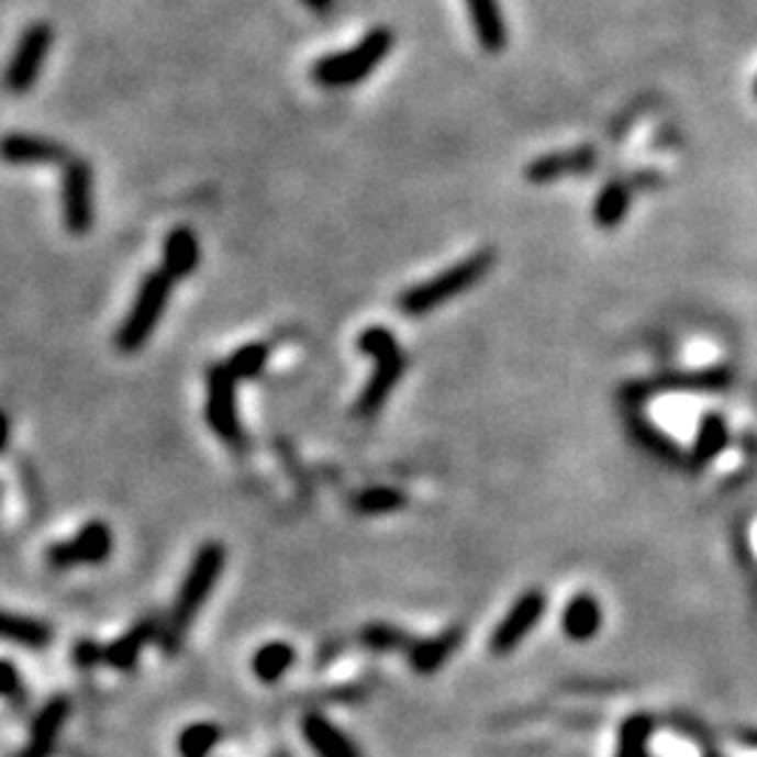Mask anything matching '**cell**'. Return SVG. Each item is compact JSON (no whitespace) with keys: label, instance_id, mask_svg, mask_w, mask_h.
Here are the masks:
<instances>
[{"label":"cell","instance_id":"25","mask_svg":"<svg viewBox=\"0 0 757 757\" xmlns=\"http://www.w3.org/2000/svg\"><path fill=\"white\" fill-rule=\"evenodd\" d=\"M648 741H652V721L645 715H632L620 730L617 757H652Z\"/></svg>","mask_w":757,"mask_h":757},{"label":"cell","instance_id":"18","mask_svg":"<svg viewBox=\"0 0 757 757\" xmlns=\"http://www.w3.org/2000/svg\"><path fill=\"white\" fill-rule=\"evenodd\" d=\"M152 637H155V626H152V623H141V626H135L132 632H126L124 637L115 639L113 645H107L104 659L113 665V668L130 670L132 665L138 663L141 652L149 645Z\"/></svg>","mask_w":757,"mask_h":757},{"label":"cell","instance_id":"12","mask_svg":"<svg viewBox=\"0 0 757 757\" xmlns=\"http://www.w3.org/2000/svg\"><path fill=\"white\" fill-rule=\"evenodd\" d=\"M200 267V238L188 225H177L164 238V272L171 281H186Z\"/></svg>","mask_w":757,"mask_h":757},{"label":"cell","instance_id":"16","mask_svg":"<svg viewBox=\"0 0 757 757\" xmlns=\"http://www.w3.org/2000/svg\"><path fill=\"white\" fill-rule=\"evenodd\" d=\"M601 620H603V612L592 594H576V598L567 603V609H564L561 626L567 637L583 643V639H592L594 634H598Z\"/></svg>","mask_w":757,"mask_h":757},{"label":"cell","instance_id":"21","mask_svg":"<svg viewBox=\"0 0 757 757\" xmlns=\"http://www.w3.org/2000/svg\"><path fill=\"white\" fill-rule=\"evenodd\" d=\"M628 211V191L620 182H609L594 200V225L598 227H614Z\"/></svg>","mask_w":757,"mask_h":757},{"label":"cell","instance_id":"15","mask_svg":"<svg viewBox=\"0 0 757 757\" xmlns=\"http://www.w3.org/2000/svg\"><path fill=\"white\" fill-rule=\"evenodd\" d=\"M68 710H70V704L63 699V695H57V699H51L48 704H45L43 713L37 715V721H34V726H32V744H29V757L48 755L51 746L57 744V735H59V730L65 726Z\"/></svg>","mask_w":757,"mask_h":757},{"label":"cell","instance_id":"29","mask_svg":"<svg viewBox=\"0 0 757 757\" xmlns=\"http://www.w3.org/2000/svg\"><path fill=\"white\" fill-rule=\"evenodd\" d=\"M99 659H104V652H101L99 645H96V643H79V648H76V663L88 668V665L99 663Z\"/></svg>","mask_w":757,"mask_h":757},{"label":"cell","instance_id":"28","mask_svg":"<svg viewBox=\"0 0 757 757\" xmlns=\"http://www.w3.org/2000/svg\"><path fill=\"white\" fill-rule=\"evenodd\" d=\"M0 690H3V695L7 699H14V695L20 693V676H18V668H14L12 663H3V684H0Z\"/></svg>","mask_w":757,"mask_h":757},{"label":"cell","instance_id":"5","mask_svg":"<svg viewBox=\"0 0 757 757\" xmlns=\"http://www.w3.org/2000/svg\"><path fill=\"white\" fill-rule=\"evenodd\" d=\"M63 225L70 236H88L96 225L93 166L82 157H70L63 166Z\"/></svg>","mask_w":757,"mask_h":757},{"label":"cell","instance_id":"19","mask_svg":"<svg viewBox=\"0 0 757 757\" xmlns=\"http://www.w3.org/2000/svg\"><path fill=\"white\" fill-rule=\"evenodd\" d=\"M457 643H460V632H457V628L455 632L441 634V637L426 639V643H419L413 652H410V663H413V668L419 670V673H435V670L455 654Z\"/></svg>","mask_w":757,"mask_h":757},{"label":"cell","instance_id":"24","mask_svg":"<svg viewBox=\"0 0 757 757\" xmlns=\"http://www.w3.org/2000/svg\"><path fill=\"white\" fill-rule=\"evenodd\" d=\"M267 359H269V343L256 339V343L238 345L231 357H227L225 365L231 368V374L236 376V379H256V376L264 370V365H267Z\"/></svg>","mask_w":757,"mask_h":757},{"label":"cell","instance_id":"30","mask_svg":"<svg viewBox=\"0 0 757 757\" xmlns=\"http://www.w3.org/2000/svg\"><path fill=\"white\" fill-rule=\"evenodd\" d=\"M309 9H314V12H326L329 7H332L334 0H303Z\"/></svg>","mask_w":757,"mask_h":757},{"label":"cell","instance_id":"6","mask_svg":"<svg viewBox=\"0 0 757 757\" xmlns=\"http://www.w3.org/2000/svg\"><path fill=\"white\" fill-rule=\"evenodd\" d=\"M236 376L231 374L225 363H216L208 368V401H205V421L211 432L225 444L236 446L242 441V421H238L236 404Z\"/></svg>","mask_w":757,"mask_h":757},{"label":"cell","instance_id":"10","mask_svg":"<svg viewBox=\"0 0 757 757\" xmlns=\"http://www.w3.org/2000/svg\"><path fill=\"white\" fill-rule=\"evenodd\" d=\"M404 370H408V354H404V350H396L390 357L376 359L374 376L368 379L363 393H359L354 415H357V419H374V415L388 404L390 393L396 390V385H399V379L404 376Z\"/></svg>","mask_w":757,"mask_h":757},{"label":"cell","instance_id":"8","mask_svg":"<svg viewBox=\"0 0 757 757\" xmlns=\"http://www.w3.org/2000/svg\"><path fill=\"white\" fill-rule=\"evenodd\" d=\"M113 550V533L104 522L93 520L76 533L70 542H57L48 550V564L65 570V567H76V564H101Z\"/></svg>","mask_w":757,"mask_h":757},{"label":"cell","instance_id":"7","mask_svg":"<svg viewBox=\"0 0 757 757\" xmlns=\"http://www.w3.org/2000/svg\"><path fill=\"white\" fill-rule=\"evenodd\" d=\"M54 45V25L37 20L20 34L18 45H14L12 63L7 68V88L12 93H29L37 82L40 70H43L45 59Z\"/></svg>","mask_w":757,"mask_h":757},{"label":"cell","instance_id":"1","mask_svg":"<svg viewBox=\"0 0 757 757\" xmlns=\"http://www.w3.org/2000/svg\"><path fill=\"white\" fill-rule=\"evenodd\" d=\"M494 264L497 251L482 247V251L460 258V261L452 264V267L441 269L438 276H432L430 281H421L415 283V287L404 289V292L399 294L396 307H399V312L404 314V318H424V314L435 312V309L444 307V303L455 301L457 294H464L469 292L471 287H477L482 278L489 276Z\"/></svg>","mask_w":757,"mask_h":757},{"label":"cell","instance_id":"23","mask_svg":"<svg viewBox=\"0 0 757 757\" xmlns=\"http://www.w3.org/2000/svg\"><path fill=\"white\" fill-rule=\"evenodd\" d=\"M401 505H408V497L401 494L399 489H390V486H374V489H365L354 497V511L365 513V516L393 513Z\"/></svg>","mask_w":757,"mask_h":757},{"label":"cell","instance_id":"11","mask_svg":"<svg viewBox=\"0 0 757 757\" xmlns=\"http://www.w3.org/2000/svg\"><path fill=\"white\" fill-rule=\"evenodd\" d=\"M3 157L12 166H54L68 164L70 152L57 141L43 138V135H29V132H9L3 138Z\"/></svg>","mask_w":757,"mask_h":757},{"label":"cell","instance_id":"2","mask_svg":"<svg viewBox=\"0 0 757 757\" xmlns=\"http://www.w3.org/2000/svg\"><path fill=\"white\" fill-rule=\"evenodd\" d=\"M393 32L388 25H376L359 40L357 45L339 51V54H326L312 65L309 76L320 88H350V85L363 82L374 74L379 65L388 59V54L393 51Z\"/></svg>","mask_w":757,"mask_h":757},{"label":"cell","instance_id":"3","mask_svg":"<svg viewBox=\"0 0 757 757\" xmlns=\"http://www.w3.org/2000/svg\"><path fill=\"white\" fill-rule=\"evenodd\" d=\"M171 287H175V281L166 276L164 269H152L141 278L135 301H132L130 312H126L119 332H115V348L121 354H138L149 343L157 323L164 320L166 307H169Z\"/></svg>","mask_w":757,"mask_h":757},{"label":"cell","instance_id":"4","mask_svg":"<svg viewBox=\"0 0 757 757\" xmlns=\"http://www.w3.org/2000/svg\"><path fill=\"white\" fill-rule=\"evenodd\" d=\"M225 547L220 542H208L197 550L194 561L188 567V576L182 581L180 594H177L175 614H171V626L177 632L188 628V623L194 620V614L200 612L202 603L208 601L211 589L216 587V578H220L222 567H225Z\"/></svg>","mask_w":757,"mask_h":757},{"label":"cell","instance_id":"9","mask_svg":"<svg viewBox=\"0 0 757 757\" xmlns=\"http://www.w3.org/2000/svg\"><path fill=\"white\" fill-rule=\"evenodd\" d=\"M545 609H547L545 592H536V589H533V592L522 594L520 601L508 609V614L502 617L497 632L491 634V652L511 654L513 648H516V645H520L522 639L533 632V626L542 620Z\"/></svg>","mask_w":757,"mask_h":757},{"label":"cell","instance_id":"20","mask_svg":"<svg viewBox=\"0 0 757 757\" xmlns=\"http://www.w3.org/2000/svg\"><path fill=\"white\" fill-rule=\"evenodd\" d=\"M294 665V648L289 643H267L261 645L253 657V673L261 679V682H278L283 673Z\"/></svg>","mask_w":757,"mask_h":757},{"label":"cell","instance_id":"22","mask_svg":"<svg viewBox=\"0 0 757 757\" xmlns=\"http://www.w3.org/2000/svg\"><path fill=\"white\" fill-rule=\"evenodd\" d=\"M220 726L208 724V721H197V724L186 726L177 738V752L182 757H208L213 746L220 744Z\"/></svg>","mask_w":757,"mask_h":757},{"label":"cell","instance_id":"14","mask_svg":"<svg viewBox=\"0 0 757 757\" xmlns=\"http://www.w3.org/2000/svg\"><path fill=\"white\" fill-rule=\"evenodd\" d=\"M471 29L486 54H502L508 45V25L502 18L500 0H466Z\"/></svg>","mask_w":757,"mask_h":757},{"label":"cell","instance_id":"26","mask_svg":"<svg viewBox=\"0 0 757 757\" xmlns=\"http://www.w3.org/2000/svg\"><path fill=\"white\" fill-rule=\"evenodd\" d=\"M3 637H7L9 643L29 645V648H43L51 639V632L48 626L37 623V620L7 614V617H3Z\"/></svg>","mask_w":757,"mask_h":757},{"label":"cell","instance_id":"13","mask_svg":"<svg viewBox=\"0 0 757 757\" xmlns=\"http://www.w3.org/2000/svg\"><path fill=\"white\" fill-rule=\"evenodd\" d=\"M594 164V149H572V152H550V155H542L536 160H531L525 169V180L533 186H545V182L561 180L567 175H578V171H587Z\"/></svg>","mask_w":757,"mask_h":757},{"label":"cell","instance_id":"17","mask_svg":"<svg viewBox=\"0 0 757 757\" xmlns=\"http://www.w3.org/2000/svg\"><path fill=\"white\" fill-rule=\"evenodd\" d=\"M303 735L320 757H359L354 744L323 715H309L303 721Z\"/></svg>","mask_w":757,"mask_h":757},{"label":"cell","instance_id":"27","mask_svg":"<svg viewBox=\"0 0 757 757\" xmlns=\"http://www.w3.org/2000/svg\"><path fill=\"white\" fill-rule=\"evenodd\" d=\"M363 639L368 648H376V652H388V648H399L401 645V634L390 626H370L363 632Z\"/></svg>","mask_w":757,"mask_h":757}]
</instances>
